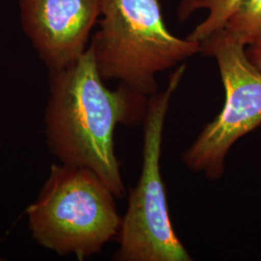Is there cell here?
<instances>
[{
  "mask_svg": "<svg viewBox=\"0 0 261 261\" xmlns=\"http://www.w3.org/2000/svg\"><path fill=\"white\" fill-rule=\"evenodd\" d=\"M103 82L91 46L71 65L51 71L45 134L48 149L61 164L91 170L123 198L114 132L119 124L143 120L148 98L122 84L111 90Z\"/></svg>",
  "mask_w": 261,
  "mask_h": 261,
  "instance_id": "1",
  "label": "cell"
},
{
  "mask_svg": "<svg viewBox=\"0 0 261 261\" xmlns=\"http://www.w3.org/2000/svg\"><path fill=\"white\" fill-rule=\"evenodd\" d=\"M101 16L90 44L100 75L143 97L158 92V74L200 53L168 30L159 0H102Z\"/></svg>",
  "mask_w": 261,
  "mask_h": 261,
  "instance_id": "2",
  "label": "cell"
},
{
  "mask_svg": "<svg viewBox=\"0 0 261 261\" xmlns=\"http://www.w3.org/2000/svg\"><path fill=\"white\" fill-rule=\"evenodd\" d=\"M115 196L91 170L53 165L38 198L27 209L33 239L58 255L84 260L118 236Z\"/></svg>",
  "mask_w": 261,
  "mask_h": 261,
  "instance_id": "3",
  "label": "cell"
},
{
  "mask_svg": "<svg viewBox=\"0 0 261 261\" xmlns=\"http://www.w3.org/2000/svg\"><path fill=\"white\" fill-rule=\"evenodd\" d=\"M185 71V64L178 66L169 75L166 89L147 100L141 172L137 185L130 190L127 212L118 234L119 248L113 260H193L173 228L161 172L165 123Z\"/></svg>",
  "mask_w": 261,
  "mask_h": 261,
  "instance_id": "4",
  "label": "cell"
},
{
  "mask_svg": "<svg viewBox=\"0 0 261 261\" xmlns=\"http://www.w3.org/2000/svg\"><path fill=\"white\" fill-rule=\"evenodd\" d=\"M200 53L215 58L224 85L221 112L183 153L187 168L218 180L231 147L261 125V71L246 54V46L224 30L200 43Z\"/></svg>",
  "mask_w": 261,
  "mask_h": 261,
  "instance_id": "5",
  "label": "cell"
},
{
  "mask_svg": "<svg viewBox=\"0 0 261 261\" xmlns=\"http://www.w3.org/2000/svg\"><path fill=\"white\" fill-rule=\"evenodd\" d=\"M21 23L38 56L56 71L84 55L102 0H19Z\"/></svg>",
  "mask_w": 261,
  "mask_h": 261,
  "instance_id": "6",
  "label": "cell"
},
{
  "mask_svg": "<svg viewBox=\"0 0 261 261\" xmlns=\"http://www.w3.org/2000/svg\"><path fill=\"white\" fill-rule=\"evenodd\" d=\"M246 47L261 37V0H244L222 29Z\"/></svg>",
  "mask_w": 261,
  "mask_h": 261,
  "instance_id": "7",
  "label": "cell"
},
{
  "mask_svg": "<svg viewBox=\"0 0 261 261\" xmlns=\"http://www.w3.org/2000/svg\"><path fill=\"white\" fill-rule=\"evenodd\" d=\"M244 0H202L199 9L208 10L206 19L189 34L188 39L201 43L222 30Z\"/></svg>",
  "mask_w": 261,
  "mask_h": 261,
  "instance_id": "8",
  "label": "cell"
},
{
  "mask_svg": "<svg viewBox=\"0 0 261 261\" xmlns=\"http://www.w3.org/2000/svg\"><path fill=\"white\" fill-rule=\"evenodd\" d=\"M202 0H181L178 9L179 19L184 20L188 19L195 11L199 9Z\"/></svg>",
  "mask_w": 261,
  "mask_h": 261,
  "instance_id": "9",
  "label": "cell"
},
{
  "mask_svg": "<svg viewBox=\"0 0 261 261\" xmlns=\"http://www.w3.org/2000/svg\"><path fill=\"white\" fill-rule=\"evenodd\" d=\"M246 54L252 64L261 71V37L246 47Z\"/></svg>",
  "mask_w": 261,
  "mask_h": 261,
  "instance_id": "10",
  "label": "cell"
}]
</instances>
